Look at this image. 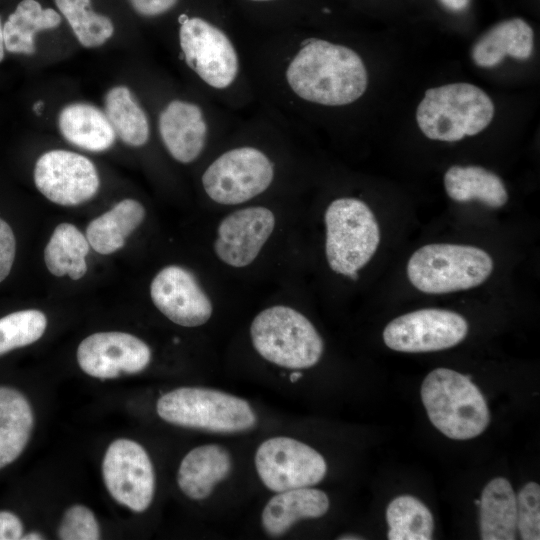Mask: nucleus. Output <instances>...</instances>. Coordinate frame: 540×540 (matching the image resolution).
<instances>
[{"label": "nucleus", "instance_id": "nucleus-1", "mask_svg": "<svg viewBox=\"0 0 540 540\" xmlns=\"http://www.w3.org/2000/svg\"><path fill=\"white\" fill-rule=\"evenodd\" d=\"M242 115L204 160L199 183L217 206L238 207L263 197L288 178L296 129L266 106Z\"/></svg>", "mask_w": 540, "mask_h": 540}, {"label": "nucleus", "instance_id": "nucleus-2", "mask_svg": "<svg viewBox=\"0 0 540 540\" xmlns=\"http://www.w3.org/2000/svg\"><path fill=\"white\" fill-rule=\"evenodd\" d=\"M177 47L179 60L205 96L238 115L259 105L243 43L222 24L198 14H181Z\"/></svg>", "mask_w": 540, "mask_h": 540}, {"label": "nucleus", "instance_id": "nucleus-3", "mask_svg": "<svg viewBox=\"0 0 540 540\" xmlns=\"http://www.w3.org/2000/svg\"><path fill=\"white\" fill-rule=\"evenodd\" d=\"M241 116L198 90L193 96L164 99L156 113V129L162 146L175 162L193 165L214 151Z\"/></svg>", "mask_w": 540, "mask_h": 540}, {"label": "nucleus", "instance_id": "nucleus-4", "mask_svg": "<svg viewBox=\"0 0 540 540\" xmlns=\"http://www.w3.org/2000/svg\"><path fill=\"white\" fill-rule=\"evenodd\" d=\"M156 412L165 422L213 435L255 430L259 415L246 398L205 386H182L160 396Z\"/></svg>", "mask_w": 540, "mask_h": 540}, {"label": "nucleus", "instance_id": "nucleus-5", "mask_svg": "<svg viewBox=\"0 0 540 540\" xmlns=\"http://www.w3.org/2000/svg\"><path fill=\"white\" fill-rule=\"evenodd\" d=\"M255 353L269 365L288 372L316 366L324 353V341L312 321L287 304L260 310L249 325Z\"/></svg>", "mask_w": 540, "mask_h": 540}, {"label": "nucleus", "instance_id": "nucleus-6", "mask_svg": "<svg viewBox=\"0 0 540 540\" xmlns=\"http://www.w3.org/2000/svg\"><path fill=\"white\" fill-rule=\"evenodd\" d=\"M421 398L431 423L451 439L477 437L489 424L481 391L469 376L452 369L432 370L422 383Z\"/></svg>", "mask_w": 540, "mask_h": 540}, {"label": "nucleus", "instance_id": "nucleus-7", "mask_svg": "<svg viewBox=\"0 0 540 540\" xmlns=\"http://www.w3.org/2000/svg\"><path fill=\"white\" fill-rule=\"evenodd\" d=\"M494 104L479 87L451 83L428 89L416 110L422 133L431 140L456 142L482 132L492 121Z\"/></svg>", "mask_w": 540, "mask_h": 540}, {"label": "nucleus", "instance_id": "nucleus-8", "mask_svg": "<svg viewBox=\"0 0 540 540\" xmlns=\"http://www.w3.org/2000/svg\"><path fill=\"white\" fill-rule=\"evenodd\" d=\"M324 225L329 268L356 280L380 243V228L373 211L358 198H335L325 209Z\"/></svg>", "mask_w": 540, "mask_h": 540}, {"label": "nucleus", "instance_id": "nucleus-9", "mask_svg": "<svg viewBox=\"0 0 540 540\" xmlns=\"http://www.w3.org/2000/svg\"><path fill=\"white\" fill-rule=\"evenodd\" d=\"M493 259L485 250L449 243L427 244L407 263L410 283L427 294H445L475 288L493 271Z\"/></svg>", "mask_w": 540, "mask_h": 540}, {"label": "nucleus", "instance_id": "nucleus-10", "mask_svg": "<svg viewBox=\"0 0 540 540\" xmlns=\"http://www.w3.org/2000/svg\"><path fill=\"white\" fill-rule=\"evenodd\" d=\"M255 474L271 493L318 485L326 476L324 456L308 443L290 436L262 440L253 454Z\"/></svg>", "mask_w": 540, "mask_h": 540}, {"label": "nucleus", "instance_id": "nucleus-11", "mask_svg": "<svg viewBox=\"0 0 540 540\" xmlns=\"http://www.w3.org/2000/svg\"><path fill=\"white\" fill-rule=\"evenodd\" d=\"M276 225L277 216L271 207L251 203L238 206L218 222L213 253L229 268H247L261 255Z\"/></svg>", "mask_w": 540, "mask_h": 540}, {"label": "nucleus", "instance_id": "nucleus-12", "mask_svg": "<svg viewBox=\"0 0 540 540\" xmlns=\"http://www.w3.org/2000/svg\"><path fill=\"white\" fill-rule=\"evenodd\" d=\"M468 333L466 319L453 311L427 308L403 314L383 331L387 347L399 352L420 353L454 347Z\"/></svg>", "mask_w": 540, "mask_h": 540}, {"label": "nucleus", "instance_id": "nucleus-13", "mask_svg": "<svg viewBox=\"0 0 540 540\" xmlns=\"http://www.w3.org/2000/svg\"><path fill=\"white\" fill-rule=\"evenodd\" d=\"M111 496L134 512L147 510L154 498L156 476L146 450L137 442L118 439L108 447L102 464Z\"/></svg>", "mask_w": 540, "mask_h": 540}, {"label": "nucleus", "instance_id": "nucleus-14", "mask_svg": "<svg viewBox=\"0 0 540 540\" xmlns=\"http://www.w3.org/2000/svg\"><path fill=\"white\" fill-rule=\"evenodd\" d=\"M33 177L39 192L62 206L87 202L100 186L98 171L89 158L62 149L42 154L35 163Z\"/></svg>", "mask_w": 540, "mask_h": 540}, {"label": "nucleus", "instance_id": "nucleus-15", "mask_svg": "<svg viewBox=\"0 0 540 540\" xmlns=\"http://www.w3.org/2000/svg\"><path fill=\"white\" fill-rule=\"evenodd\" d=\"M150 297L167 319L182 327L203 326L214 313L213 301L197 277L180 265L165 266L154 276Z\"/></svg>", "mask_w": 540, "mask_h": 540}, {"label": "nucleus", "instance_id": "nucleus-16", "mask_svg": "<svg viewBox=\"0 0 540 540\" xmlns=\"http://www.w3.org/2000/svg\"><path fill=\"white\" fill-rule=\"evenodd\" d=\"M151 357V349L143 340L124 332L94 333L77 349L80 368L100 379L139 373L150 364Z\"/></svg>", "mask_w": 540, "mask_h": 540}, {"label": "nucleus", "instance_id": "nucleus-17", "mask_svg": "<svg viewBox=\"0 0 540 540\" xmlns=\"http://www.w3.org/2000/svg\"><path fill=\"white\" fill-rule=\"evenodd\" d=\"M235 467L234 454L227 445L203 443L193 447L182 458L176 482L188 499L203 502L213 499L230 481Z\"/></svg>", "mask_w": 540, "mask_h": 540}, {"label": "nucleus", "instance_id": "nucleus-18", "mask_svg": "<svg viewBox=\"0 0 540 540\" xmlns=\"http://www.w3.org/2000/svg\"><path fill=\"white\" fill-rule=\"evenodd\" d=\"M330 508L328 495L315 486L272 493L262 507L259 526L269 538H280L306 520L318 519Z\"/></svg>", "mask_w": 540, "mask_h": 540}, {"label": "nucleus", "instance_id": "nucleus-19", "mask_svg": "<svg viewBox=\"0 0 540 540\" xmlns=\"http://www.w3.org/2000/svg\"><path fill=\"white\" fill-rule=\"evenodd\" d=\"M61 135L72 145L90 152L112 147L116 134L104 111L86 102L65 105L58 114Z\"/></svg>", "mask_w": 540, "mask_h": 540}, {"label": "nucleus", "instance_id": "nucleus-20", "mask_svg": "<svg viewBox=\"0 0 540 540\" xmlns=\"http://www.w3.org/2000/svg\"><path fill=\"white\" fill-rule=\"evenodd\" d=\"M534 47V32L521 18L504 20L489 29L474 45L472 59L482 68H491L506 56L528 59Z\"/></svg>", "mask_w": 540, "mask_h": 540}, {"label": "nucleus", "instance_id": "nucleus-21", "mask_svg": "<svg viewBox=\"0 0 540 540\" xmlns=\"http://www.w3.org/2000/svg\"><path fill=\"white\" fill-rule=\"evenodd\" d=\"M146 210L135 199H123L109 211L93 219L86 228V238L97 253L107 255L121 249L127 237L143 222Z\"/></svg>", "mask_w": 540, "mask_h": 540}, {"label": "nucleus", "instance_id": "nucleus-22", "mask_svg": "<svg viewBox=\"0 0 540 540\" xmlns=\"http://www.w3.org/2000/svg\"><path fill=\"white\" fill-rule=\"evenodd\" d=\"M104 112L116 136L126 145L140 148L150 142V115L127 86L117 85L106 92Z\"/></svg>", "mask_w": 540, "mask_h": 540}, {"label": "nucleus", "instance_id": "nucleus-23", "mask_svg": "<svg viewBox=\"0 0 540 540\" xmlns=\"http://www.w3.org/2000/svg\"><path fill=\"white\" fill-rule=\"evenodd\" d=\"M479 506L481 539H516V495L506 478H494L484 487Z\"/></svg>", "mask_w": 540, "mask_h": 540}, {"label": "nucleus", "instance_id": "nucleus-24", "mask_svg": "<svg viewBox=\"0 0 540 540\" xmlns=\"http://www.w3.org/2000/svg\"><path fill=\"white\" fill-rule=\"evenodd\" d=\"M61 21L58 11L43 8L37 0L20 1L3 24L5 50L13 54H34L35 35L57 28Z\"/></svg>", "mask_w": 540, "mask_h": 540}, {"label": "nucleus", "instance_id": "nucleus-25", "mask_svg": "<svg viewBox=\"0 0 540 540\" xmlns=\"http://www.w3.org/2000/svg\"><path fill=\"white\" fill-rule=\"evenodd\" d=\"M33 413L17 390L0 387V468L12 463L28 443Z\"/></svg>", "mask_w": 540, "mask_h": 540}, {"label": "nucleus", "instance_id": "nucleus-26", "mask_svg": "<svg viewBox=\"0 0 540 540\" xmlns=\"http://www.w3.org/2000/svg\"><path fill=\"white\" fill-rule=\"evenodd\" d=\"M448 196L457 202L479 200L492 208L504 206L508 192L499 176L480 166H452L444 175Z\"/></svg>", "mask_w": 540, "mask_h": 540}, {"label": "nucleus", "instance_id": "nucleus-27", "mask_svg": "<svg viewBox=\"0 0 540 540\" xmlns=\"http://www.w3.org/2000/svg\"><path fill=\"white\" fill-rule=\"evenodd\" d=\"M89 248L86 236L75 225L61 223L44 249L45 265L54 276L69 275L72 280H79L87 272Z\"/></svg>", "mask_w": 540, "mask_h": 540}, {"label": "nucleus", "instance_id": "nucleus-28", "mask_svg": "<svg viewBox=\"0 0 540 540\" xmlns=\"http://www.w3.org/2000/svg\"><path fill=\"white\" fill-rule=\"evenodd\" d=\"M386 519L390 540H430L433 534V517L429 509L417 498L402 495L387 507Z\"/></svg>", "mask_w": 540, "mask_h": 540}, {"label": "nucleus", "instance_id": "nucleus-29", "mask_svg": "<svg viewBox=\"0 0 540 540\" xmlns=\"http://www.w3.org/2000/svg\"><path fill=\"white\" fill-rule=\"evenodd\" d=\"M60 15L66 19L78 42L85 48H97L114 33L112 20L96 13L91 0H54Z\"/></svg>", "mask_w": 540, "mask_h": 540}, {"label": "nucleus", "instance_id": "nucleus-30", "mask_svg": "<svg viewBox=\"0 0 540 540\" xmlns=\"http://www.w3.org/2000/svg\"><path fill=\"white\" fill-rule=\"evenodd\" d=\"M47 326L39 310H22L0 318V355L30 345L41 338Z\"/></svg>", "mask_w": 540, "mask_h": 540}, {"label": "nucleus", "instance_id": "nucleus-31", "mask_svg": "<svg viewBox=\"0 0 540 540\" xmlns=\"http://www.w3.org/2000/svg\"><path fill=\"white\" fill-rule=\"evenodd\" d=\"M517 530L523 540L540 539V486L528 482L516 496Z\"/></svg>", "mask_w": 540, "mask_h": 540}, {"label": "nucleus", "instance_id": "nucleus-32", "mask_svg": "<svg viewBox=\"0 0 540 540\" xmlns=\"http://www.w3.org/2000/svg\"><path fill=\"white\" fill-rule=\"evenodd\" d=\"M62 540H97L100 530L93 512L83 505H74L64 514L58 529Z\"/></svg>", "mask_w": 540, "mask_h": 540}, {"label": "nucleus", "instance_id": "nucleus-33", "mask_svg": "<svg viewBox=\"0 0 540 540\" xmlns=\"http://www.w3.org/2000/svg\"><path fill=\"white\" fill-rule=\"evenodd\" d=\"M16 254V240L12 228L0 218V283L9 275Z\"/></svg>", "mask_w": 540, "mask_h": 540}, {"label": "nucleus", "instance_id": "nucleus-34", "mask_svg": "<svg viewBox=\"0 0 540 540\" xmlns=\"http://www.w3.org/2000/svg\"><path fill=\"white\" fill-rule=\"evenodd\" d=\"M128 2L138 15L156 18L172 11L179 0H128Z\"/></svg>", "mask_w": 540, "mask_h": 540}, {"label": "nucleus", "instance_id": "nucleus-35", "mask_svg": "<svg viewBox=\"0 0 540 540\" xmlns=\"http://www.w3.org/2000/svg\"><path fill=\"white\" fill-rule=\"evenodd\" d=\"M23 534V525L20 519L13 513L0 512V540L21 539Z\"/></svg>", "mask_w": 540, "mask_h": 540}, {"label": "nucleus", "instance_id": "nucleus-36", "mask_svg": "<svg viewBox=\"0 0 540 540\" xmlns=\"http://www.w3.org/2000/svg\"><path fill=\"white\" fill-rule=\"evenodd\" d=\"M439 2L452 12H460L467 8L470 0H439Z\"/></svg>", "mask_w": 540, "mask_h": 540}, {"label": "nucleus", "instance_id": "nucleus-37", "mask_svg": "<svg viewBox=\"0 0 540 540\" xmlns=\"http://www.w3.org/2000/svg\"><path fill=\"white\" fill-rule=\"evenodd\" d=\"M4 57H5V47H4V39H3V24L0 18V62H2Z\"/></svg>", "mask_w": 540, "mask_h": 540}, {"label": "nucleus", "instance_id": "nucleus-38", "mask_svg": "<svg viewBox=\"0 0 540 540\" xmlns=\"http://www.w3.org/2000/svg\"><path fill=\"white\" fill-rule=\"evenodd\" d=\"M337 539L339 540H359V539H363V537L357 535V534H343L341 535L340 537H338Z\"/></svg>", "mask_w": 540, "mask_h": 540}, {"label": "nucleus", "instance_id": "nucleus-39", "mask_svg": "<svg viewBox=\"0 0 540 540\" xmlns=\"http://www.w3.org/2000/svg\"><path fill=\"white\" fill-rule=\"evenodd\" d=\"M21 539H24V540H39V539H43V537L38 534V533H29L27 534L25 537H21Z\"/></svg>", "mask_w": 540, "mask_h": 540}, {"label": "nucleus", "instance_id": "nucleus-40", "mask_svg": "<svg viewBox=\"0 0 540 540\" xmlns=\"http://www.w3.org/2000/svg\"><path fill=\"white\" fill-rule=\"evenodd\" d=\"M244 1L253 3V4H271V3H277L280 0H244Z\"/></svg>", "mask_w": 540, "mask_h": 540}, {"label": "nucleus", "instance_id": "nucleus-41", "mask_svg": "<svg viewBox=\"0 0 540 540\" xmlns=\"http://www.w3.org/2000/svg\"><path fill=\"white\" fill-rule=\"evenodd\" d=\"M43 108H44V103L42 101H37L33 106V110L38 115L41 114V111L43 110Z\"/></svg>", "mask_w": 540, "mask_h": 540}]
</instances>
